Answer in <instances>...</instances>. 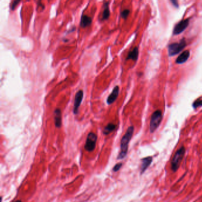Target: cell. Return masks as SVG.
Returning <instances> with one entry per match:
<instances>
[{
    "instance_id": "d6986e66",
    "label": "cell",
    "mask_w": 202,
    "mask_h": 202,
    "mask_svg": "<svg viewBox=\"0 0 202 202\" xmlns=\"http://www.w3.org/2000/svg\"><path fill=\"white\" fill-rule=\"evenodd\" d=\"M122 163H119V164L115 165L114 167H113L114 171V172L118 171L120 169V168L122 167Z\"/></svg>"
},
{
    "instance_id": "9c48e42d",
    "label": "cell",
    "mask_w": 202,
    "mask_h": 202,
    "mask_svg": "<svg viewBox=\"0 0 202 202\" xmlns=\"http://www.w3.org/2000/svg\"><path fill=\"white\" fill-rule=\"evenodd\" d=\"M119 87L117 86L114 88L112 93L107 97V103L108 104H111L116 101L119 96Z\"/></svg>"
},
{
    "instance_id": "3957f363",
    "label": "cell",
    "mask_w": 202,
    "mask_h": 202,
    "mask_svg": "<svg viewBox=\"0 0 202 202\" xmlns=\"http://www.w3.org/2000/svg\"><path fill=\"white\" fill-rule=\"evenodd\" d=\"M187 43L185 39H183L178 43L170 44L168 46V52L170 56H173L179 53L186 46Z\"/></svg>"
},
{
    "instance_id": "7c38bea8",
    "label": "cell",
    "mask_w": 202,
    "mask_h": 202,
    "mask_svg": "<svg viewBox=\"0 0 202 202\" xmlns=\"http://www.w3.org/2000/svg\"><path fill=\"white\" fill-rule=\"evenodd\" d=\"M138 55H139V49L137 47H135L132 51L129 52L127 56L126 60H132L136 62L138 58Z\"/></svg>"
},
{
    "instance_id": "5bb4252c",
    "label": "cell",
    "mask_w": 202,
    "mask_h": 202,
    "mask_svg": "<svg viewBox=\"0 0 202 202\" xmlns=\"http://www.w3.org/2000/svg\"><path fill=\"white\" fill-rule=\"evenodd\" d=\"M54 119L55 126L56 127L61 126V111L59 109H56L54 111Z\"/></svg>"
},
{
    "instance_id": "44dd1931",
    "label": "cell",
    "mask_w": 202,
    "mask_h": 202,
    "mask_svg": "<svg viewBox=\"0 0 202 202\" xmlns=\"http://www.w3.org/2000/svg\"><path fill=\"white\" fill-rule=\"evenodd\" d=\"M38 5H40V6H41L42 8L43 7V8H45V7H44V5H43V4L41 2V1L40 0H39V3H38Z\"/></svg>"
},
{
    "instance_id": "8fae6325",
    "label": "cell",
    "mask_w": 202,
    "mask_h": 202,
    "mask_svg": "<svg viewBox=\"0 0 202 202\" xmlns=\"http://www.w3.org/2000/svg\"><path fill=\"white\" fill-rule=\"evenodd\" d=\"M190 51L188 50L183 52L177 58L176 62L178 64H182L186 62L189 58Z\"/></svg>"
},
{
    "instance_id": "2e32d148",
    "label": "cell",
    "mask_w": 202,
    "mask_h": 202,
    "mask_svg": "<svg viewBox=\"0 0 202 202\" xmlns=\"http://www.w3.org/2000/svg\"><path fill=\"white\" fill-rule=\"evenodd\" d=\"M202 99H198L196 101L193 103V107L194 109H197L198 107H202Z\"/></svg>"
},
{
    "instance_id": "5b68a950",
    "label": "cell",
    "mask_w": 202,
    "mask_h": 202,
    "mask_svg": "<svg viewBox=\"0 0 202 202\" xmlns=\"http://www.w3.org/2000/svg\"><path fill=\"white\" fill-rule=\"evenodd\" d=\"M97 140V136L93 132L89 133L87 137L84 146L85 150L89 152L93 151L96 148Z\"/></svg>"
},
{
    "instance_id": "30bf717a",
    "label": "cell",
    "mask_w": 202,
    "mask_h": 202,
    "mask_svg": "<svg viewBox=\"0 0 202 202\" xmlns=\"http://www.w3.org/2000/svg\"><path fill=\"white\" fill-rule=\"evenodd\" d=\"M93 22L92 18L87 15L82 14L81 17L80 26L82 28H86L91 25Z\"/></svg>"
},
{
    "instance_id": "ba28073f",
    "label": "cell",
    "mask_w": 202,
    "mask_h": 202,
    "mask_svg": "<svg viewBox=\"0 0 202 202\" xmlns=\"http://www.w3.org/2000/svg\"><path fill=\"white\" fill-rule=\"evenodd\" d=\"M152 162V157H148L142 159L141 165H140V174H142L148 168Z\"/></svg>"
},
{
    "instance_id": "e0dca14e",
    "label": "cell",
    "mask_w": 202,
    "mask_h": 202,
    "mask_svg": "<svg viewBox=\"0 0 202 202\" xmlns=\"http://www.w3.org/2000/svg\"><path fill=\"white\" fill-rule=\"evenodd\" d=\"M130 10H129V9H125V10H123V11L121 12V14H120L121 17H122L123 19L126 20L127 17L129 16V14H130Z\"/></svg>"
},
{
    "instance_id": "9a60e30c",
    "label": "cell",
    "mask_w": 202,
    "mask_h": 202,
    "mask_svg": "<svg viewBox=\"0 0 202 202\" xmlns=\"http://www.w3.org/2000/svg\"><path fill=\"white\" fill-rule=\"evenodd\" d=\"M116 125H114L113 123H110L104 127L103 133H104V135H107L109 133H110L111 132H112L114 130L116 129Z\"/></svg>"
},
{
    "instance_id": "ffe728a7",
    "label": "cell",
    "mask_w": 202,
    "mask_h": 202,
    "mask_svg": "<svg viewBox=\"0 0 202 202\" xmlns=\"http://www.w3.org/2000/svg\"><path fill=\"white\" fill-rule=\"evenodd\" d=\"M171 2H172L173 5L176 7V8H178V0H171Z\"/></svg>"
},
{
    "instance_id": "277c9868",
    "label": "cell",
    "mask_w": 202,
    "mask_h": 202,
    "mask_svg": "<svg viewBox=\"0 0 202 202\" xmlns=\"http://www.w3.org/2000/svg\"><path fill=\"white\" fill-rule=\"evenodd\" d=\"M162 119L163 115L161 110H157L152 113L150 125V131L151 133H153L158 127L162 121Z\"/></svg>"
},
{
    "instance_id": "52a82bcc",
    "label": "cell",
    "mask_w": 202,
    "mask_h": 202,
    "mask_svg": "<svg viewBox=\"0 0 202 202\" xmlns=\"http://www.w3.org/2000/svg\"><path fill=\"white\" fill-rule=\"evenodd\" d=\"M83 96H84V93L82 90H79L76 93L74 105V113L75 114H78L79 107L83 99Z\"/></svg>"
},
{
    "instance_id": "8992f818",
    "label": "cell",
    "mask_w": 202,
    "mask_h": 202,
    "mask_svg": "<svg viewBox=\"0 0 202 202\" xmlns=\"http://www.w3.org/2000/svg\"><path fill=\"white\" fill-rule=\"evenodd\" d=\"M189 19H185L178 22L175 25L173 30V34L174 35H178L181 33L185 30V29L189 26Z\"/></svg>"
},
{
    "instance_id": "ac0fdd59",
    "label": "cell",
    "mask_w": 202,
    "mask_h": 202,
    "mask_svg": "<svg viewBox=\"0 0 202 202\" xmlns=\"http://www.w3.org/2000/svg\"><path fill=\"white\" fill-rule=\"evenodd\" d=\"M20 1L21 0H14L13 1L12 7H11V8H12V10L13 11H14L15 10V8L17 7V6L18 5V4H19V2H20Z\"/></svg>"
},
{
    "instance_id": "7a4b0ae2",
    "label": "cell",
    "mask_w": 202,
    "mask_h": 202,
    "mask_svg": "<svg viewBox=\"0 0 202 202\" xmlns=\"http://www.w3.org/2000/svg\"><path fill=\"white\" fill-rule=\"evenodd\" d=\"M186 150L184 146H181L180 148L175 153L173 160L171 161V170L173 172H176L178 170L181 163L184 158Z\"/></svg>"
},
{
    "instance_id": "4fadbf2b",
    "label": "cell",
    "mask_w": 202,
    "mask_h": 202,
    "mask_svg": "<svg viewBox=\"0 0 202 202\" xmlns=\"http://www.w3.org/2000/svg\"><path fill=\"white\" fill-rule=\"evenodd\" d=\"M104 9L102 13V20H107L110 15V12L109 8V2L106 1L104 3Z\"/></svg>"
},
{
    "instance_id": "6da1fadb",
    "label": "cell",
    "mask_w": 202,
    "mask_h": 202,
    "mask_svg": "<svg viewBox=\"0 0 202 202\" xmlns=\"http://www.w3.org/2000/svg\"><path fill=\"white\" fill-rule=\"evenodd\" d=\"M134 132V127L129 126L127 130L126 133L122 137L120 142V151L117 157V160H122L126 156L128 150V145L132 139Z\"/></svg>"
}]
</instances>
